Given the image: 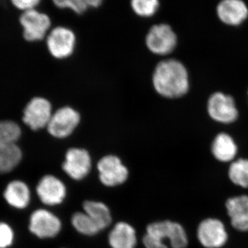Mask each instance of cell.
<instances>
[{
	"mask_svg": "<svg viewBox=\"0 0 248 248\" xmlns=\"http://www.w3.org/2000/svg\"><path fill=\"white\" fill-rule=\"evenodd\" d=\"M153 83L160 95L170 99L182 97L189 90L187 70L182 63L175 60L160 62L155 68Z\"/></svg>",
	"mask_w": 248,
	"mask_h": 248,
	"instance_id": "obj_1",
	"label": "cell"
},
{
	"mask_svg": "<svg viewBox=\"0 0 248 248\" xmlns=\"http://www.w3.org/2000/svg\"><path fill=\"white\" fill-rule=\"evenodd\" d=\"M22 129L16 121L0 119V174H8L20 164L23 152L18 142Z\"/></svg>",
	"mask_w": 248,
	"mask_h": 248,
	"instance_id": "obj_2",
	"label": "cell"
},
{
	"mask_svg": "<svg viewBox=\"0 0 248 248\" xmlns=\"http://www.w3.org/2000/svg\"><path fill=\"white\" fill-rule=\"evenodd\" d=\"M19 22L22 28L23 38L29 42L43 40L51 27L50 17L37 9L22 12Z\"/></svg>",
	"mask_w": 248,
	"mask_h": 248,
	"instance_id": "obj_3",
	"label": "cell"
},
{
	"mask_svg": "<svg viewBox=\"0 0 248 248\" xmlns=\"http://www.w3.org/2000/svg\"><path fill=\"white\" fill-rule=\"evenodd\" d=\"M146 234L164 243L170 241L172 248H186L188 246V237L184 227L177 222L156 221L148 225Z\"/></svg>",
	"mask_w": 248,
	"mask_h": 248,
	"instance_id": "obj_4",
	"label": "cell"
},
{
	"mask_svg": "<svg viewBox=\"0 0 248 248\" xmlns=\"http://www.w3.org/2000/svg\"><path fill=\"white\" fill-rule=\"evenodd\" d=\"M52 106L45 98H32L22 111L23 123L33 131L47 128L51 119Z\"/></svg>",
	"mask_w": 248,
	"mask_h": 248,
	"instance_id": "obj_5",
	"label": "cell"
},
{
	"mask_svg": "<svg viewBox=\"0 0 248 248\" xmlns=\"http://www.w3.org/2000/svg\"><path fill=\"white\" fill-rule=\"evenodd\" d=\"M146 44L152 53L166 55L172 53L177 46V37L169 24H155L147 34Z\"/></svg>",
	"mask_w": 248,
	"mask_h": 248,
	"instance_id": "obj_6",
	"label": "cell"
},
{
	"mask_svg": "<svg viewBox=\"0 0 248 248\" xmlns=\"http://www.w3.org/2000/svg\"><path fill=\"white\" fill-rule=\"evenodd\" d=\"M197 237L203 248H221L227 244L229 236L221 220L207 218L197 227Z\"/></svg>",
	"mask_w": 248,
	"mask_h": 248,
	"instance_id": "obj_7",
	"label": "cell"
},
{
	"mask_svg": "<svg viewBox=\"0 0 248 248\" xmlns=\"http://www.w3.org/2000/svg\"><path fill=\"white\" fill-rule=\"evenodd\" d=\"M29 231L40 239L56 236L62 229V222L56 215L45 209H37L29 218Z\"/></svg>",
	"mask_w": 248,
	"mask_h": 248,
	"instance_id": "obj_8",
	"label": "cell"
},
{
	"mask_svg": "<svg viewBox=\"0 0 248 248\" xmlns=\"http://www.w3.org/2000/svg\"><path fill=\"white\" fill-rule=\"evenodd\" d=\"M76 43V35L68 28H54L46 36V45L49 52L57 59H64L71 55Z\"/></svg>",
	"mask_w": 248,
	"mask_h": 248,
	"instance_id": "obj_9",
	"label": "cell"
},
{
	"mask_svg": "<svg viewBox=\"0 0 248 248\" xmlns=\"http://www.w3.org/2000/svg\"><path fill=\"white\" fill-rule=\"evenodd\" d=\"M208 112L213 120L222 124L232 123L239 116L234 99L219 92L214 93L209 98Z\"/></svg>",
	"mask_w": 248,
	"mask_h": 248,
	"instance_id": "obj_10",
	"label": "cell"
},
{
	"mask_svg": "<svg viewBox=\"0 0 248 248\" xmlns=\"http://www.w3.org/2000/svg\"><path fill=\"white\" fill-rule=\"evenodd\" d=\"M97 170L101 182L108 187L120 186L128 179V169L115 155H107L99 160Z\"/></svg>",
	"mask_w": 248,
	"mask_h": 248,
	"instance_id": "obj_11",
	"label": "cell"
},
{
	"mask_svg": "<svg viewBox=\"0 0 248 248\" xmlns=\"http://www.w3.org/2000/svg\"><path fill=\"white\" fill-rule=\"evenodd\" d=\"M80 122V115L71 107H63L53 114L47 130L56 138H65L71 135Z\"/></svg>",
	"mask_w": 248,
	"mask_h": 248,
	"instance_id": "obj_12",
	"label": "cell"
},
{
	"mask_svg": "<svg viewBox=\"0 0 248 248\" xmlns=\"http://www.w3.org/2000/svg\"><path fill=\"white\" fill-rule=\"evenodd\" d=\"M92 162L89 153L81 148H71L66 154L62 165L64 172L74 180L84 179L91 171Z\"/></svg>",
	"mask_w": 248,
	"mask_h": 248,
	"instance_id": "obj_13",
	"label": "cell"
},
{
	"mask_svg": "<svg viewBox=\"0 0 248 248\" xmlns=\"http://www.w3.org/2000/svg\"><path fill=\"white\" fill-rule=\"evenodd\" d=\"M39 199L47 205L62 203L66 196V187L58 178L53 175H45L40 179L36 187Z\"/></svg>",
	"mask_w": 248,
	"mask_h": 248,
	"instance_id": "obj_14",
	"label": "cell"
},
{
	"mask_svg": "<svg viewBox=\"0 0 248 248\" xmlns=\"http://www.w3.org/2000/svg\"><path fill=\"white\" fill-rule=\"evenodd\" d=\"M216 12L221 22L231 27L241 25L248 18V6L244 0H221Z\"/></svg>",
	"mask_w": 248,
	"mask_h": 248,
	"instance_id": "obj_15",
	"label": "cell"
},
{
	"mask_svg": "<svg viewBox=\"0 0 248 248\" xmlns=\"http://www.w3.org/2000/svg\"><path fill=\"white\" fill-rule=\"evenodd\" d=\"M227 214L236 231L248 232V195L235 196L227 200Z\"/></svg>",
	"mask_w": 248,
	"mask_h": 248,
	"instance_id": "obj_16",
	"label": "cell"
},
{
	"mask_svg": "<svg viewBox=\"0 0 248 248\" xmlns=\"http://www.w3.org/2000/svg\"><path fill=\"white\" fill-rule=\"evenodd\" d=\"M4 198L13 208L22 210L27 208L30 203V189L22 181H11L5 188Z\"/></svg>",
	"mask_w": 248,
	"mask_h": 248,
	"instance_id": "obj_17",
	"label": "cell"
},
{
	"mask_svg": "<svg viewBox=\"0 0 248 248\" xmlns=\"http://www.w3.org/2000/svg\"><path fill=\"white\" fill-rule=\"evenodd\" d=\"M108 243L112 248H135L136 231L125 222H119L109 233Z\"/></svg>",
	"mask_w": 248,
	"mask_h": 248,
	"instance_id": "obj_18",
	"label": "cell"
},
{
	"mask_svg": "<svg viewBox=\"0 0 248 248\" xmlns=\"http://www.w3.org/2000/svg\"><path fill=\"white\" fill-rule=\"evenodd\" d=\"M211 150L215 159L223 163L234 161L238 151L234 140L226 133L217 135L213 142Z\"/></svg>",
	"mask_w": 248,
	"mask_h": 248,
	"instance_id": "obj_19",
	"label": "cell"
},
{
	"mask_svg": "<svg viewBox=\"0 0 248 248\" xmlns=\"http://www.w3.org/2000/svg\"><path fill=\"white\" fill-rule=\"evenodd\" d=\"M85 213L95 222L101 231L105 229L112 221L108 207L102 202L86 201L83 204Z\"/></svg>",
	"mask_w": 248,
	"mask_h": 248,
	"instance_id": "obj_20",
	"label": "cell"
},
{
	"mask_svg": "<svg viewBox=\"0 0 248 248\" xmlns=\"http://www.w3.org/2000/svg\"><path fill=\"white\" fill-rule=\"evenodd\" d=\"M228 177L235 186L248 188V159L232 161L228 170Z\"/></svg>",
	"mask_w": 248,
	"mask_h": 248,
	"instance_id": "obj_21",
	"label": "cell"
},
{
	"mask_svg": "<svg viewBox=\"0 0 248 248\" xmlns=\"http://www.w3.org/2000/svg\"><path fill=\"white\" fill-rule=\"evenodd\" d=\"M54 5L60 9H69L77 14H83L89 9H96L104 0H52Z\"/></svg>",
	"mask_w": 248,
	"mask_h": 248,
	"instance_id": "obj_22",
	"label": "cell"
},
{
	"mask_svg": "<svg viewBox=\"0 0 248 248\" xmlns=\"http://www.w3.org/2000/svg\"><path fill=\"white\" fill-rule=\"evenodd\" d=\"M71 223L78 232L86 236H93L101 231L95 222L85 212L74 214L72 217Z\"/></svg>",
	"mask_w": 248,
	"mask_h": 248,
	"instance_id": "obj_23",
	"label": "cell"
},
{
	"mask_svg": "<svg viewBox=\"0 0 248 248\" xmlns=\"http://www.w3.org/2000/svg\"><path fill=\"white\" fill-rule=\"evenodd\" d=\"M159 0H130V7L139 17H153L159 11Z\"/></svg>",
	"mask_w": 248,
	"mask_h": 248,
	"instance_id": "obj_24",
	"label": "cell"
},
{
	"mask_svg": "<svg viewBox=\"0 0 248 248\" xmlns=\"http://www.w3.org/2000/svg\"><path fill=\"white\" fill-rule=\"evenodd\" d=\"M14 241V232L12 228L4 222H0V248H8Z\"/></svg>",
	"mask_w": 248,
	"mask_h": 248,
	"instance_id": "obj_25",
	"label": "cell"
},
{
	"mask_svg": "<svg viewBox=\"0 0 248 248\" xmlns=\"http://www.w3.org/2000/svg\"><path fill=\"white\" fill-rule=\"evenodd\" d=\"M16 9L22 12L37 9L42 0H10Z\"/></svg>",
	"mask_w": 248,
	"mask_h": 248,
	"instance_id": "obj_26",
	"label": "cell"
},
{
	"mask_svg": "<svg viewBox=\"0 0 248 248\" xmlns=\"http://www.w3.org/2000/svg\"><path fill=\"white\" fill-rule=\"evenodd\" d=\"M143 243L146 248H169L165 243L151 237L146 234L143 236Z\"/></svg>",
	"mask_w": 248,
	"mask_h": 248,
	"instance_id": "obj_27",
	"label": "cell"
}]
</instances>
